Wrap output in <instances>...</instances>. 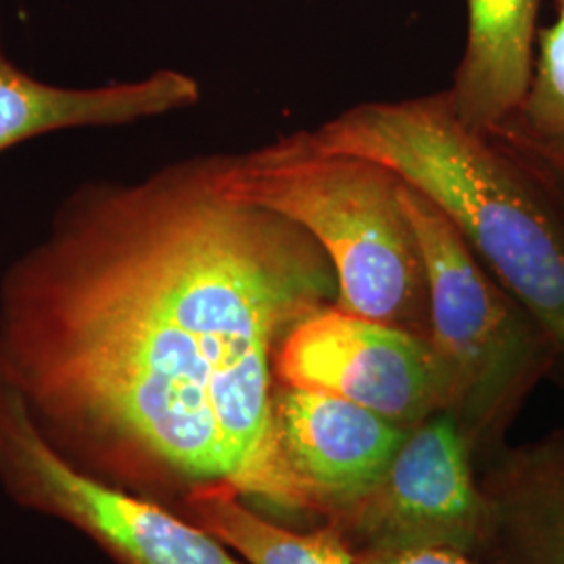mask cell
Listing matches in <instances>:
<instances>
[{"instance_id":"1","label":"cell","mask_w":564,"mask_h":564,"mask_svg":"<svg viewBox=\"0 0 564 564\" xmlns=\"http://www.w3.org/2000/svg\"><path fill=\"white\" fill-rule=\"evenodd\" d=\"M323 247L220 191L216 155L86 182L0 279V379L120 475L274 506V360L337 302Z\"/></svg>"},{"instance_id":"2","label":"cell","mask_w":564,"mask_h":564,"mask_svg":"<svg viewBox=\"0 0 564 564\" xmlns=\"http://www.w3.org/2000/svg\"><path fill=\"white\" fill-rule=\"evenodd\" d=\"M307 132L383 163L435 203L544 330L564 387V209L508 142L466 126L445 90L358 102Z\"/></svg>"},{"instance_id":"3","label":"cell","mask_w":564,"mask_h":564,"mask_svg":"<svg viewBox=\"0 0 564 564\" xmlns=\"http://www.w3.org/2000/svg\"><path fill=\"white\" fill-rule=\"evenodd\" d=\"M216 181L228 197L279 214L323 247L339 282L337 307L429 337L423 251L393 170L323 149L297 130L216 155Z\"/></svg>"},{"instance_id":"4","label":"cell","mask_w":564,"mask_h":564,"mask_svg":"<svg viewBox=\"0 0 564 564\" xmlns=\"http://www.w3.org/2000/svg\"><path fill=\"white\" fill-rule=\"evenodd\" d=\"M402 202L423 251L429 337L449 381L447 414L479 468L505 447L531 393L552 377L554 349L435 203L408 182Z\"/></svg>"},{"instance_id":"5","label":"cell","mask_w":564,"mask_h":564,"mask_svg":"<svg viewBox=\"0 0 564 564\" xmlns=\"http://www.w3.org/2000/svg\"><path fill=\"white\" fill-rule=\"evenodd\" d=\"M0 475L15 498L78 527L118 564H247L186 517L67 463L2 379Z\"/></svg>"},{"instance_id":"6","label":"cell","mask_w":564,"mask_h":564,"mask_svg":"<svg viewBox=\"0 0 564 564\" xmlns=\"http://www.w3.org/2000/svg\"><path fill=\"white\" fill-rule=\"evenodd\" d=\"M321 524L351 552L452 547L481 558L489 508L460 424L440 412L410 426L383 473Z\"/></svg>"},{"instance_id":"7","label":"cell","mask_w":564,"mask_h":564,"mask_svg":"<svg viewBox=\"0 0 564 564\" xmlns=\"http://www.w3.org/2000/svg\"><path fill=\"white\" fill-rule=\"evenodd\" d=\"M276 381L339 395L400 426L447 412L449 381L431 337L349 314L335 303L282 339Z\"/></svg>"},{"instance_id":"8","label":"cell","mask_w":564,"mask_h":564,"mask_svg":"<svg viewBox=\"0 0 564 564\" xmlns=\"http://www.w3.org/2000/svg\"><path fill=\"white\" fill-rule=\"evenodd\" d=\"M408 429L339 395L276 384L274 508L321 519L372 484Z\"/></svg>"},{"instance_id":"9","label":"cell","mask_w":564,"mask_h":564,"mask_svg":"<svg viewBox=\"0 0 564 564\" xmlns=\"http://www.w3.org/2000/svg\"><path fill=\"white\" fill-rule=\"evenodd\" d=\"M199 101V82L176 69L93 88L39 80L9 59L0 28V153L51 132L120 128L184 111Z\"/></svg>"},{"instance_id":"10","label":"cell","mask_w":564,"mask_h":564,"mask_svg":"<svg viewBox=\"0 0 564 564\" xmlns=\"http://www.w3.org/2000/svg\"><path fill=\"white\" fill-rule=\"evenodd\" d=\"M487 564H564V429L508 445L479 466Z\"/></svg>"},{"instance_id":"11","label":"cell","mask_w":564,"mask_h":564,"mask_svg":"<svg viewBox=\"0 0 564 564\" xmlns=\"http://www.w3.org/2000/svg\"><path fill=\"white\" fill-rule=\"evenodd\" d=\"M542 0H466L463 61L445 90L456 116L494 132L521 105L533 76Z\"/></svg>"},{"instance_id":"12","label":"cell","mask_w":564,"mask_h":564,"mask_svg":"<svg viewBox=\"0 0 564 564\" xmlns=\"http://www.w3.org/2000/svg\"><path fill=\"white\" fill-rule=\"evenodd\" d=\"M182 517L199 524L247 564H354L349 545L326 524L297 531L256 512L226 487L186 496Z\"/></svg>"},{"instance_id":"13","label":"cell","mask_w":564,"mask_h":564,"mask_svg":"<svg viewBox=\"0 0 564 564\" xmlns=\"http://www.w3.org/2000/svg\"><path fill=\"white\" fill-rule=\"evenodd\" d=\"M489 134L521 142L564 163V7L538 34L533 76L523 101Z\"/></svg>"},{"instance_id":"14","label":"cell","mask_w":564,"mask_h":564,"mask_svg":"<svg viewBox=\"0 0 564 564\" xmlns=\"http://www.w3.org/2000/svg\"><path fill=\"white\" fill-rule=\"evenodd\" d=\"M354 564H487L452 547H414V550H362L351 552Z\"/></svg>"},{"instance_id":"15","label":"cell","mask_w":564,"mask_h":564,"mask_svg":"<svg viewBox=\"0 0 564 564\" xmlns=\"http://www.w3.org/2000/svg\"><path fill=\"white\" fill-rule=\"evenodd\" d=\"M498 139L508 142L517 151V155L523 160L524 165L535 174V178L544 184L547 193L561 203L564 209V163L556 162L535 149H529L521 142L508 141L505 137H498Z\"/></svg>"},{"instance_id":"16","label":"cell","mask_w":564,"mask_h":564,"mask_svg":"<svg viewBox=\"0 0 564 564\" xmlns=\"http://www.w3.org/2000/svg\"><path fill=\"white\" fill-rule=\"evenodd\" d=\"M556 4H558V7H564V0H556Z\"/></svg>"}]
</instances>
